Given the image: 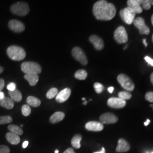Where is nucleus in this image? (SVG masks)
<instances>
[{
    "label": "nucleus",
    "instance_id": "1",
    "mask_svg": "<svg viewBox=\"0 0 153 153\" xmlns=\"http://www.w3.org/2000/svg\"><path fill=\"white\" fill-rule=\"evenodd\" d=\"M93 11L95 18L102 21L112 19L116 13L115 6L104 0H100L95 2L93 6Z\"/></svg>",
    "mask_w": 153,
    "mask_h": 153
},
{
    "label": "nucleus",
    "instance_id": "2",
    "mask_svg": "<svg viewBox=\"0 0 153 153\" xmlns=\"http://www.w3.org/2000/svg\"><path fill=\"white\" fill-rule=\"evenodd\" d=\"M7 54L11 60L21 61L23 60L26 53L25 49L17 45H11L7 49Z\"/></svg>",
    "mask_w": 153,
    "mask_h": 153
},
{
    "label": "nucleus",
    "instance_id": "3",
    "mask_svg": "<svg viewBox=\"0 0 153 153\" xmlns=\"http://www.w3.org/2000/svg\"><path fill=\"white\" fill-rule=\"evenodd\" d=\"M21 69L25 74H38L42 72V67L35 62H25L21 65Z\"/></svg>",
    "mask_w": 153,
    "mask_h": 153
},
{
    "label": "nucleus",
    "instance_id": "4",
    "mask_svg": "<svg viewBox=\"0 0 153 153\" xmlns=\"http://www.w3.org/2000/svg\"><path fill=\"white\" fill-rule=\"evenodd\" d=\"M11 13L19 16H25L30 11V8L27 3L23 2H18L14 4L10 7Z\"/></svg>",
    "mask_w": 153,
    "mask_h": 153
},
{
    "label": "nucleus",
    "instance_id": "5",
    "mask_svg": "<svg viewBox=\"0 0 153 153\" xmlns=\"http://www.w3.org/2000/svg\"><path fill=\"white\" fill-rule=\"evenodd\" d=\"M117 81L121 87L128 91H132L134 89V84L131 79L124 74H120L117 76Z\"/></svg>",
    "mask_w": 153,
    "mask_h": 153
},
{
    "label": "nucleus",
    "instance_id": "6",
    "mask_svg": "<svg viewBox=\"0 0 153 153\" xmlns=\"http://www.w3.org/2000/svg\"><path fill=\"white\" fill-rule=\"evenodd\" d=\"M120 16L123 21L128 25H131L135 19L136 13L131 8L127 7L120 11Z\"/></svg>",
    "mask_w": 153,
    "mask_h": 153
},
{
    "label": "nucleus",
    "instance_id": "7",
    "mask_svg": "<svg viewBox=\"0 0 153 153\" xmlns=\"http://www.w3.org/2000/svg\"><path fill=\"white\" fill-rule=\"evenodd\" d=\"M114 38L119 44L126 43L128 40V36L125 28L123 26L117 28L114 33Z\"/></svg>",
    "mask_w": 153,
    "mask_h": 153
},
{
    "label": "nucleus",
    "instance_id": "8",
    "mask_svg": "<svg viewBox=\"0 0 153 153\" xmlns=\"http://www.w3.org/2000/svg\"><path fill=\"white\" fill-rule=\"evenodd\" d=\"M71 53L74 58L79 62H81L82 65H86L88 64V60L87 57L81 48L78 47H74L72 49Z\"/></svg>",
    "mask_w": 153,
    "mask_h": 153
},
{
    "label": "nucleus",
    "instance_id": "9",
    "mask_svg": "<svg viewBox=\"0 0 153 153\" xmlns=\"http://www.w3.org/2000/svg\"><path fill=\"white\" fill-rule=\"evenodd\" d=\"M133 24L135 27L138 29L139 32L142 34L149 35L150 33V29L146 25L144 19L142 17H138L133 21Z\"/></svg>",
    "mask_w": 153,
    "mask_h": 153
},
{
    "label": "nucleus",
    "instance_id": "10",
    "mask_svg": "<svg viewBox=\"0 0 153 153\" xmlns=\"http://www.w3.org/2000/svg\"><path fill=\"white\" fill-rule=\"evenodd\" d=\"M126 100H123L120 98H110L107 101L108 105L112 108H122L126 106Z\"/></svg>",
    "mask_w": 153,
    "mask_h": 153
},
{
    "label": "nucleus",
    "instance_id": "11",
    "mask_svg": "<svg viewBox=\"0 0 153 153\" xmlns=\"http://www.w3.org/2000/svg\"><path fill=\"white\" fill-rule=\"evenodd\" d=\"M8 26L11 31L15 33H22L25 30V26L24 24L16 19H12L9 22Z\"/></svg>",
    "mask_w": 153,
    "mask_h": 153
},
{
    "label": "nucleus",
    "instance_id": "12",
    "mask_svg": "<svg viewBox=\"0 0 153 153\" xmlns=\"http://www.w3.org/2000/svg\"><path fill=\"white\" fill-rule=\"evenodd\" d=\"M143 0H128L127 1V5L129 7L136 13L140 14L142 12V9L141 5Z\"/></svg>",
    "mask_w": 153,
    "mask_h": 153
},
{
    "label": "nucleus",
    "instance_id": "13",
    "mask_svg": "<svg viewBox=\"0 0 153 153\" xmlns=\"http://www.w3.org/2000/svg\"><path fill=\"white\" fill-rule=\"evenodd\" d=\"M100 120L103 124H114L118 121V118L114 114L107 112L100 116Z\"/></svg>",
    "mask_w": 153,
    "mask_h": 153
},
{
    "label": "nucleus",
    "instance_id": "14",
    "mask_svg": "<svg viewBox=\"0 0 153 153\" xmlns=\"http://www.w3.org/2000/svg\"><path fill=\"white\" fill-rule=\"evenodd\" d=\"M71 95V90L69 88H66L58 93L56 97V100L59 103H64L66 102Z\"/></svg>",
    "mask_w": 153,
    "mask_h": 153
},
{
    "label": "nucleus",
    "instance_id": "15",
    "mask_svg": "<svg viewBox=\"0 0 153 153\" xmlns=\"http://www.w3.org/2000/svg\"><path fill=\"white\" fill-rule=\"evenodd\" d=\"M85 128L89 131H100L103 129L104 126L100 122L89 121L85 125Z\"/></svg>",
    "mask_w": 153,
    "mask_h": 153
},
{
    "label": "nucleus",
    "instance_id": "16",
    "mask_svg": "<svg viewBox=\"0 0 153 153\" xmlns=\"http://www.w3.org/2000/svg\"><path fill=\"white\" fill-rule=\"evenodd\" d=\"M90 42L93 44L94 48L97 50H102L104 48V42L102 39L99 37L98 36L93 35L90 36L89 38Z\"/></svg>",
    "mask_w": 153,
    "mask_h": 153
},
{
    "label": "nucleus",
    "instance_id": "17",
    "mask_svg": "<svg viewBox=\"0 0 153 153\" xmlns=\"http://www.w3.org/2000/svg\"><path fill=\"white\" fill-rule=\"evenodd\" d=\"M131 146L129 143L123 138H120L119 140L118 145L116 149V151L118 153H124L130 150Z\"/></svg>",
    "mask_w": 153,
    "mask_h": 153
},
{
    "label": "nucleus",
    "instance_id": "18",
    "mask_svg": "<svg viewBox=\"0 0 153 153\" xmlns=\"http://www.w3.org/2000/svg\"><path fill=\"white\" fill-rule=\"evenodd\" d=\"M6 138L7 141L12 145H18L21 141L19 136L11 131L6 133Z\"/></svg>",
    "mask_w": 153,
    "mask_h": 153
},
{
    "label": "nucleus",
    "instance_id": "19",
    "mask_svg": "<svg viewBox=\"0 0 153 153\" xmlns=\"http://www.w3.org/2000/svg\"><path fill=\"white\" fill-rule=\"evenodd\" d=\"M0 105L6 109H13L14 106V102L10 98L5 97L0 99Z\"/></svg>",
    "mask_w": 153,
    "mask_h": 153
},
{
    "label": "nucleus",
    "instance_id": "20",
    "mask_svg": "<svg viewBox=\"0 0 153 153\" xmlns=\"http://www.w3.org/2000/svg\"><path fill=\"white\" fill-rule=\"evenodd\" d=\"M65 114L62 112H56L52 115L49 119V121L52 124H55L62 120L65 117Z\"/></svg>",
    "mask_w": 153,
    "mask_h": 153
},
{
    "label": "nucleus",
    "instance_id": "21",
    "mask_svg": "<svg viewBox=\"0 0 153 153\" xmlns=\"http://www.w3.org/2000/svg\"><path fill=\"white\" fill-rule=\"evenodd\" d=\"M24 78L27 81L30 85L34 86L39 81V77L38 74H25Z\"/></svg>",
    "mask_w": 153,
    "mask_h": 153
},
{
    "label": "nucleus",
    "instance_id": "22",
    "mask_svg": "<svg viewBox=\"0 0 153 153\" xmlns=\"http://www.w3.org/2000/svg\"><path fill=\"white\" fill-rule=\"evenodd\" d=\"M9 95L10 97V98L14 101L16 102H19L22 100V95L21 93L16 89L14 91H9Z\"/></svg>",
    "mask_w": 153,
    "mask_h": 153
},
{
    "label": "nucleus",
    "instance_id": "23",
    "mask_svg": "<svg viewBox=\"0 0 153 153\" xmlns=\"http://www.w3.org/2000/svg\"><path fill=\"white\" fill-rule=\"evenodd\" d=\"M82 140V136L79 134H77L72 138L71 143L72 146L75 149L81 148V141Z\"/></svg>",
    "mask_w": 153,
    "mask_h": 153
},
{
    "label": "nucleus",
    "instance_id": "24",
    "mask_svg": "<svg viewBox=\"0 0 153 153\" xmlns=\"http://www.w3.org/2000/svg\"><path fill=\"white\" fill-rule=\"evenodd\" d=\"M28 105H31L34 107H39L41 104V101L38 98L33 96H30L28 97L26 100Z\"/></svg>",
    "mask_w": 153,
    "mask_h": 153
},
{
    "label": "nucleus",
    "instance_id": "25",
    "mask_svg": "<svg viewBox=\"0 0 153 153\" xmlns=\"http://www.w3.org/2000/svg\"><path fill=\"white\" fill-rule=\"evenodd\" d=\"M7 128L11 132L14 133L18 136L22 135L23 133V131L22 128L16 125H14V124L10 125V126H8Z\"/></svg>",
    "mask_w": 153,
    "mask_h": 153
},
{
    "label": "nucleus",
    "instance_id": "26",
    "mask_svg": "<svg viewBox=\"0 0 153 153\" xmlns=\"http://www.w3.org/2000/svg\"><path fill=\"white\" fill-rule=\"evenodd\" d=\"M75 78L79 80H85L88 76V73L84 69L78 70L74 74Z\"/></svg>",
    "mask_w": 153,
    "mask_h": 153
},
{
    "label": "nucleus",
    "instance_id": "27",
    "mask_svg": "<svg viewBox=\"0 0 153 153\" xmlns=\"http://www.w3.org/2000/svg\"><path fill=\"white\" fill-rule=\"evenodd\" d=\"M58 90L56 88H52L47 93L46 97L49 99L54 98L58 94Z\"/></svg>",
    "mask_w": 153,
    "mask_h": 153
},
{
    "label": "nucleus",
    "instance_id": "28",
    "mask_svg": "<svg viewBox=\"0 0 153 153\" xmlns=\"http://www.w3.org/2000/svg\"><path fill=\"white\" fill-rule=\"evenodd\" d=\"M119 98L123 99V100H129L131 98V93L129 91H121L118 94Z\"/></svg>",
    "mask_w": 153,
    "mask_h": 153
},
{
    "label": "nucleus",
    "instance_id": "29",
    "mask_svg": "<svg viewBox=\"0 0 153 153\" xmlns=\"http://www.w3.org/2000/svg\"><path fill=\"white\" fill-rule=\"evenodd\" d=\"M12 121H13V119L10 116H0V125L11 123Z\"/></svg>",
    "mask_w": 153,
    "mask_h": 153
},
{
    "label": "nucleus",
    "instance_id": "30",
    "mask_svg": "<svg viewBox=\"0 0 153 153\" xmlns=\"http://www.w3.org/2000/svg\"><path fill=\"white\" fill-rule=\"evenodd\" d=\"M31 109L30 107L28 105L25 104V105H23L22 106V114L24 115L25 116H29V115H30V114H31Z\"/></svg>",
    "mask_w": 153,
    "mask_h": 153
},
{
    "label": "nucleus",
    "instance_id": "31",
    "mask_svg": "<svg viewBox=\"0 0 153 153\" xmlns=\"http://www.w3.org/2000/svg\"><path fill=\"white\" fill-rule=\"evenodd\" d=\"M94 88L95 89V91H96V93L98 94H100L103 92V91L104 90V86L100 83L98 82H96L95 83V84L94 85Z\"/></svg>",
    "mask_w": 153,
    "mask_h": 153
},
{
    "label": "nucleus",
    "instance_id": "32",
    "mask_svg": "<svg viewBox=\"0 0 153 153\" xmlns=\"http://www.w3.org/2000/svg\"><path fill=\"white\" fill-rule=\"evenodd\" d=\"M142 9L145 10H149L151 8V4L150 2V0H143L142 4Z\"/></svg>",
    "mask_w": 153,
    "mask_h": 153
},
{
    "label": "nucleus",
    "instance_id": "33",
    "mask_svg": "<svg viewBox=\"0 0 153 153\" xmlns=\"http://www.w3.org/2000/svg\"><path fill=\"white\" fill-rule=\"evenodd\" d=\"M9 148L5 145H0V153H10Z\"/></svg>",
    "mask_w": 153,
    "mask_h": 153
},
{
    "label": "nucleus",
    "instance_id": "34",
    "mask_svg": "<svg viewBox=\"0 0 153 153\" xmlns=\"http://www.w3.org/2000/svg\"><path fill=\"white\" fill-rule=\"evenodd\" d=\"M145 99L149 102L153 103V92L149 91L146 94Z\"/></svg>",
    "mask_w": 153,
    "mask_h": 153
},
{
    "label": "nucleus",
    "instance_id": "35",
    "mask_svg": "<svg viewBox=\"0 0 153 153\" xmlns=\"http://www.w3.org/2000/svg\"><path fill=\"white\" fill-rule=\"evenodd\" d=\"M7 90H9V91H14V90L16 89V85L14 83L11 82V83H9V84L7 85Z\"/></svg>",
    "mask_w": 153,
    "mask_h": 153
},
{
    "label": "nucleus",
    "instance_id": "36",
    "mask_svg": "<svg viewBox=\"0 0 153 153\" xmlns=\"http://www.w3.org/2000/svg\"><path fill=\"white\" fill-rule=\"evenodd\" d=\"M145 60L148 62V64L152 66H153V59L150 58L149 56H146L145 57Z\"/></svg>",
    "mask_w": 153,
    "mask_h": 153
},
{
    "label": "nucleus",
    "instance_id": "37",
    "mask_svg": "<svg viewBox=\"0 0 153 153\" xmlns=\"http://www.w3.org/2000/svg\"><path fill=\"white\" fill-rule=\"evenodd\" d=\"M5 86V81L3 79H0V91H2Z\"/></svg>",
    "mask_w": 153,
    "mask_h": 153
},
{
    "label": "nucleus",
    "instance_id": "38",
    "mask_svg": "<svg viewBox=\"0 0 153 153\" xmlns=\"http://www.w3.org/2000/svg\"><path fill=\"white\" fill-rule=\"evenodd\" d=\"M63 153H76L74 152L73 149L72 148H68V149H66L65 151Z\"/></svg>",
    "mask_w": 153,
    "mask_h": 153
},
{
    "label": "nucleus",
    "instance_id": "39",
    "mask_svg": "<svg viewBox=\"0 0 153 153\" xmlns=\"http://www.w3.org/2000/svg\"><path fill=\"white\" fill-rule=\"evenodd\" d=\"M28 145V142L27 141H25V142L23 143L22 147H23V148L25 149V148H26L27 147Z\"/></svg>",
    "mask_w": 153,
    "mask_h": 153
},
{
    "label": "nucleus",
    "instance_id": "40",
    "mask_svg": "<svg viewBox=\"0 0 153 153\" xmlns=\"http://www.w3.org/2000/svg\"><path fill=\"white\" fill-rule=\"evenodd\" d=\"M114 90V87H109V88H108V92H109V93H113Z\"/></svg>",
    "mask_w": 153,
    "mask_h": 153
},
{
    "label": "nucleus",
    "instance_id": "41",
    "mask_svg": "<svg viewBox=\"0 0 153 153\" xmlns=\"http://www.w3.org/2000/svg\"><path fill=\"white\" fill-rule=\"evenodd\" d=\"M4 98H5V94L2 91H0V99H2Z\"/></svg>",
    "mask_w": 153,
    "mask_h": 153
},
{
    "label": "nucleus",
    "instance_id": "42",
    "mask_svg": "<svg viewBox=\"0 0 153 153\" xmlns=\"http://www.w3.org/2000/svg\"><path fill=\"white\" fill-rule=\"evenodd\" d=\"M94 153H105V150L104 148H102V150L99 152H94Z\"/></svg>",
    "mask_w": 153,
    "mask_h": 153
},
{
    "label": "nucleus",
    "instance_id": "43",
    "mask_svg": "<svg viewBox=\"0 0 153 153\" xmlns=\"http://www.w3.org/2000/svg\"><path fill=\"white\" fill-rule=\"evenodd\" d=\"M142 42H143V43L144 44V45L146 47L148 46V43H147V42H146V39H143L142 40Z\"/></svg>",
    "mask_w": 153,
    "mask_h": 153
},
{
    "label": "nucleus",
    "instance_id": "44",
    "mask_svg": "<svg viewBox=\"0 0 153 153\" xmlns=\"http://www.w3.org/2000/svg\"><path fill=\"white\" fill-rule=\"evenodd\" d=\"M150 120L149 119H148L146 122L144 123V125L145 126H148L150 124Z\"/></svg>",
    "mask_w": 153,
    "mask_h": 153
},
{
    "label": "nucleus",
    "instance_id": "45",
    "mask_svg": "<svg viewBox=\"0 0 153 153\" xmlns=\"http://www.w3.org/2000/svg\"><path fill=\"white\" fill-rule=\"evenodd\" d=\"M150 79H151V82H152V84L153 85V73H152V74L150 76Z\"/></svg>",
    "mask_w": 153,
    "mask_h": 153
},
{
    "label": "nucleus",
    "instance_id": "46",
    "mask_svg": "<svg viewBox=\"0 0 153 153\" xmlns=\"http://www.w3.org/2000/svg\"><path fill=\"white\" fill-rule=\"evenodd\" d=\"M4 71V68L0 66V74Z\"/></svg>",
    "mask_w": 153,
    "mask_h": 153
},
{
    "label": "nucleus",
    "instance_id": "47",
    "mask_svg": "<svg viewBox=\"0 0 153 153\" xmlns=\"http://www.w3.org/2000/svg\"><path fill=\"white\" fill-rule=\"evenodd\" d=\"M150 2L151 4V5H153V0H150Z\"/></svg>",
    "mask_w": 153,
    "mask_h": 153
},
{
    "label": "nucleus",
    "instance_id": "48",
    "mask_svg": "<svg viewBox=\"0 0 153 153\" xmlns=\"http://www.w3.org/2000/svg\"><path fill=\"white\" fill-rule=\"evenodd\" d=\"M152 23L153 26V14L152 15Z\"/></svg>",
    "mask_w": 153,
    "mask_h": 153
},
{
    "label": "nucleus",
    "instance_id": "49",
    "mask_svg": "<svg viewBox=\"0 0 153 153\" xmlns=\"http://www.w3.org/2000/svg\"><path fill=\"white\" fill-rule=\"evenodd\" d=\"M87 103H88V102H87V101H85V102L83 103V104H84V105H86Z\"/></svg>",
    "mask_w": 153,
    "mask_h": 153
},
{
    "label": "nucleus",
    "instance_id": "50",
    "mask_svg": "<svg viewBox=\"0 0 153 153\" xmlns=\"http://www.w3.org/2000/svg\"><path fill=\"white\" fill-rule=\"evenodd\" d=\"M59 151L58 150H55V153H59Z\"/></svg>",
    "mask_w": 153,
    "mask_h": 153
},
{
    "label": "nucleus",
    "instance_id": "51",
    "mask_svg": "<svg viewBox=\"0 0 153 153\" xmlns=\"http://www.w3.org/2000/svg\"><path fill=\"white\" fill-rule=\"evenodd\" d=\"M150 107H152L153 108V104H151V105H150Z\"/></svg>",
    "mask_w": 153,
    "mask_h": 153
},
{
    "label": "nucleus",
    "instance_id": "52",
    "mask_svg": "<svg viewBox=\"0 0 153 153\" xmlns=\"http://www.w3.org/2000/svg\"><path fill=\"white\" fill-rule=\"evenodd\" d=\"M85 99H86L85 98H82V100H85Z\"/></svg>",
    "mask_w": 153,
    "mask_h": 153
},
{
    "label": "nucleus",
    "instance_id": "53",
    "mask_svg": "<svg viewBox=\"0 0 153 153\" xmlns=\"http://www.w3.org/2000/svg\"><path fill=\"white\" fill-rule=\"evenodd\" d=\"M152 42H153V35H152Z\"/></svg>",
    "mask_w": 153,
    "mask_h": 153
},
{
    "label": "nucleus",
    "instance_id": "54",
    "mask_svg": "<svg viewBox=\"0 0 153 153\" xmlns=\"http://www.w3.org/2000/svg\"><path fill=\"white\" fill-rule=\"evenodd\" d=\"M153 153V152H152V153Z\"/></svg>",
    "mask_w": 153,
    "mask_h": 153
}]
</instances>
